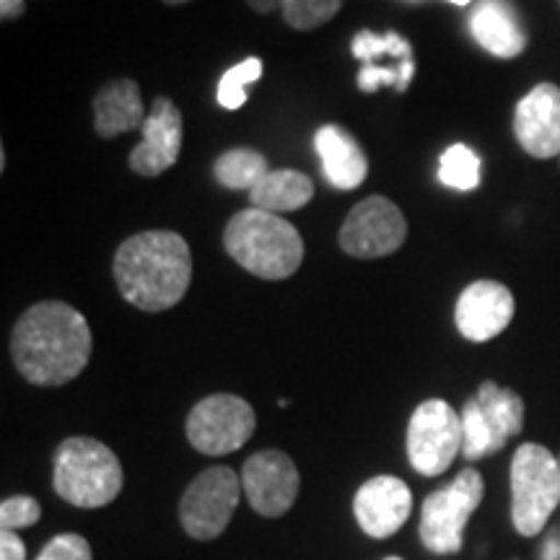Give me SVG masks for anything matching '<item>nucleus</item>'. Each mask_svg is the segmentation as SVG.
I'll list each match as a JSON object with an SVG mask.
<instances>
[{
  "label": "nucleus",
  "instance_id": "2",
  "mask_svg": "<svg viewBox=\"0 0 560 560\" xmlns=\"http://www.w3.org/2000/svg\"><path fill=\"white\" fill-rule=\"evenodd\" d=\"M112 272L128 304L143 312H166L190 289L192 255L174 231H143L120 244Z\"/></svg>",
  "mask_w": 560,
  "mask_h": 560
},
{
  "label": "nucleus",
  "instance_id": "30",
  "mask_svg": "<svg viewBox=\"0 0 560 560\" xmlns=\"http://www.w3.org/2000/svg\"><path fill=\"white\" fill-rule=\"evenodd\" d=\"M0 560H26V548L16 537V532H0Z\"/></svg>",
  "mask_w": 560,
  "mask_h": 560
},
{
  "label": "nucleus",
  "instance_id": "11",
  "mask_svg": "<svg viewBox=\"0 0 560 560\" xmlns=\"http://www.w3.org/2000/svg\"><path fill=\"white\" fill-rule=\"evenodd\" d=\"M299 470L289 454L265 450L252 454L242 467V488L260 516H283L299 495Z\"/></svg>",
  "mask_w": 560,
  "mask_h": 560
},
{
  "label": "nucleus",
  "instance_id": "12",
  "mask_svg": "<svg viewBox=\"0 0 560 560\" xmlns=\"http://www.w3.org/2000/svg\"><path fill=\"white\" fill-rule=\"evenodd\" d=\"M514 293L499 280H475L457 299L454 322L462 338L488 342L506 330L514 319Z\"/></svg>",
  "mask_w": 560,
  "mask_h": 560
},
{
  "label": "nucleus",
  "instance_id": "35",
  "mask_svg": "<svg viewBox=\"0 0 560 560\" xmlns=\"http://www.w3.org/2000/svg\"><path fill=\"white\" fill-rule=\"evenodd\" d=\"M450 3H454V5H467V3H472V0H450Z\"/></svg>",
  "mask_w": 560,
  "mask_h": 560
},
{
  "label": "nucleus",
  "instance_id": "38",
  "mask_svg": "<svg viewBox=\"0 0 560 560\" xmlns=\"http://www.w3.org/2000/svg\"><path fill=\"white\" fill-rule=\"evenodd\" d=\"M558 467H560V454H558Z\"/></svg>",
  "mask_w": 560,
  "mask_h": 560
},
{
  "label": "nucleus",
  "instance_id": "3",
  "mask_svg": "<svg viewBox=\"0 0 560 560\" xmlns=\"http://www.w3.org/2000/svg\"><path fill=\"white\" fill-rule=\"evenodd\" d=\"M223 247L244 270L262 280H283L304 262V240L296 226L260 208L240 210L226 223Z\"/></svg>",
  "mask_w": 560,
  "mask_h": 560
},
{
  "label": "nucleus",
  "instance_id": "21",
  "mask_svg": "<svg viewBox=\"0 0 560 560\" xmlns=\"http://www.w3.org/2000/svg\"><path fill=\"white\" fill-rule=\"evenodd\" d=\"M268 172V159L255 149H231L221 153L213 164L215 179L229 190H252Z\"/></svg>",
  "mask_w": 560,
  "mask_h": 560
},
{
  "label": "nucleus",
  "instance_id": "26",
  "mask_svg": "<svg viewBox=\"0 0 560 560\" xmlns=\"http://www.w3.org/2000/svg\"><path fill=\"white\" fill-rule=\"evenodd\" d=\"M340 9L342 0H283L280 13H283L285 24L293 26V30L312 32L338 16Z\"/></svg>",
  "mask_w": 560,
  "mask_h": 560
},
{
  "label": "nucleus",
  "instance_id": "28",
  "mask_svg": "<svg viewBox=\"0 0 560 560\" xmlns=\"http://www.w3.org/2000/svg\"><path fill=\"white\" fill-rule=\"evenodd\" d=\"M39 503L30 499V495H13V499L0 503V527L9 532L32 527V524L39 522Z\"/></svg>",
  "mask_w": 560,
  "mask_h": 560
},
{
  "label": "nucleus",
  "instance_id": "1",
  "mask_svg": "<svg viewBox=\"0 0 560 560\" xmlns=\"http://www.w3.org/2000/svg\"><path fill=\"white\" fill-rule=\"evenodd\" d=\"M91 327L66 301H42L21 314L11 335V355L19 374L37 387H62L86 369Z\"/></svg>",
  "mask_w": 560,
  "mask_h": 560
},
{
  "label": "nucleus",
  "instance_id": "14",
  "mask_svg": "<svg viewBox=\"0 0 560 560\" xmlns=\"http://www.w3.org/2000/svg\"><path fill=\"white\" fill-rule=\"evenodd\" d=\"M516 140L532 159H560V86L537 83L514 112Z\"/></svg>",
  "mask_w": 560,
  "mask_h": 560
},
{
  "label": "nucleus",
  "instance_id": "19",
  "mask_svg": "<svg viewBox=\"0 0 560 560\" xmlns=\"http://www.w3.org/2000/svg\"><path fill=\"white\" fill-rule=\"evenodd\" d=\"M314 198V182L296 170H276L265 174L249 190L252 208L268 210V213H291L310 206Z\"/></svg>",
  "mask_w": 560,
  "mask_h": 560
},
{
  "label": "nucleus",
  "instance_id": "8",
  "mask_svg": "<svg viewBox=\"0 0 560 560\" xmlns=\"http://www.w3.org/2000/svg\"><path fill=\"white\" fill-rule=\"evenodd\" d=\"M242 490V478L231 467H210L200 472L182 495V527L195 540L219 537L240 506Z\"/></svg>",
  "mask_w": 560,
  "mask_h": 560
},
{
  "label": "nucleus",
  "instance_id": "39",
  "mask_svg": "<svg viewBox=\"0 0 560 560\" xmlns=\"http://www.w3.org/2000/svg\"><path fill=\"white\" fill-rule=\"evenodd\" d=\"M558 3H560V0H558Z\"/></svg>",
  "mask_w": 560,
  "mask_h": 560
},
{
  "label": "nucleus",
  "instance_id": "6",
  "mask_svg": "<svg viewBox=\"0 0 560 560\" xmlns=\"http://www.w3.org/2000/svg\"><path fill=\"white\" fill-rule=\"evenodd\" d=\"M486 482L478 470H462L450 486L431 493L420 514V542L436 556H452L462 548L467 522L480 506Z\"/></svg>",
  "mask_w": 560,
  "mask_h": 560
},
{
  "label": "nucleus",
  "instance_id": "20",
  "mask_svg": "<svg viewBox=\"0 0 560 560\" xmlns=\"http://www.w3.org/2000/svg\"><path fill=\"white\" fill-rule=\"evenodd\" d=\"M475 400H478L482 416H486L490 431H493L495 452H501L509 439L522 433L524 400L514 389L499 387L495 382H482Z\"/></svg>",
  "mask_w": 560,
  "mask_h": 560
},
{
  "label": "nucleus",
  "instance_id": "27",
  "mask_svg": "<svg viewBox=\"0 0 560 560\" xmlns=\"http://www.w3.org/2000/svg\"><path fill=\"white\" fill-rule=\"evenodd\" d=\"M412 73H416V62L412 60H402L397 68H384V66H376V62H371V66H363L361 73H359V89L366 91V94H374V91H380L382 86H392L395 91H405L410 89V81H412Z\"/></svg>",
  "mask_w": 560,
  "mask_h": 560
},
{
  "label": "nucleus",
  "instance_id": "37",
  "mask_svg": "<svg viewBox=\"0 0 560 560\" xmlns=\"http://www.w3.org/2000/svg\"><path fill=\"white\" fill-rule=\"evenodd\" d=\"M384 560H402V558H395V556H392V558H384Z\"/></svg>",
  "mask_w": 560,
  "mask_h": 560
},
{
  "label": "nucleus",
  "instance_id": "31",
  "mask_svg": "<svg viewBox=\"0 0 560 560\" xmlns=\"http://www.w3.org/2000/svg\"><path fill=\"white\" fill-rule=\"evenodd\" d=\"M24 13V0H0V19L16 21Z\"/></svg>",
  "mask_w": 560,
  "mask_h": 560
},
{
  "label": "nucleus",
  "instance_id": "10",
  "mask_svg": "<svg viewBox=\"0 0 560 560\" xmlns=\"http://www.w3.org/2000/svg\"><path fill=\"white\" fill-rule=\"evenodd\" d=\"M405 236H408V221L402 210L389 198L371 195L350 210L338 240L346 255L374 260V257H387L400 249Z\"/></svg>",
  "mask_w": 560,
  "mask_h": 560
},
{
  "label": "nucleus",
  "instance_id": "32",
  "mask_svg": "<svg viewBox=\"0 0 560 560\" xmlns=\"http://www.w3.org/2000/svg\"><path fill=\"white\" fill-rule=\"evenodd\" d=\"M247 3L257 13H272L276 9H280V5H283V0H247Z\"/></svg>",
  "mask_w": 560,
  "mask_h": 560
},
{
  "label": "nucleus",
  "instance_id": "34",
  "mask_svg": "<svg viewBox=\"0 0 560 560\" xmlns=\"http://www.w3.org/2000/svg\"><path fill=\"white\" fill-rule=\"evenodd\" d=\"M164 3H170V5H182V3H190V0H164Z\"/></svg>",
  "mask_w": 560,
  "mask_h": 560
},
{
  "label": "nucleus",
  "instance_id": "15",
  "mask_svg": "<svg viewBox=\"0 0 560 560\" xmlns=\"http://www.w3.org/2000/svg\"><path fill=\"white\" fill-rule=\"evenodd\" d=\"M355 522L374 540L392 537L408 522L412 511V493L395 475H376L363 482L353 501Z\"/></svg>",
  "mask_w": 560,
  "mask_h": 560
},
{
  "label": "nucleus",
  "instance_id": "25",
  "mask_svg": "<svg viewBox=\"0 0 560 560\" xmlns=\"http://www.w3.org/2000/svg\"><path fill=\"white\" fill-rule=\"evenodd\" d=\"M260 79H262V60L260 58L242 60L240 66L229 68L226 73H223L219 91H215V100H219L223 109H240L247 104L249 83H257Z\"/></svg>",
  "mask_w": 560,
  "mask_h": 560
},
{
  "label": "nucleus",
  "instance_id": "4",
  "mask_svg": "<svg viewBox=\"0 0 560 560\" xmlns=\"http://www.w3.org/2000/svg\"><path fill=\"white\" fill-rule=\"evenodd\" d=\"M52 486L62 501L79 509H102L120 495L122 465L102 441L66 439L55 452Z\"/></svg>",
  "mask_w": 560,
  "mask_h": 560
},
{
  "label": "nucleus",
  "instance_id": "29",
  "mask_svg": "<svg viewBox=\"0 0 560 560\" xmlns=\"http://www.w3.org/2000/svg\"><path fill=\"white\" fill-rule=\"evenodd\" d=\"M37 560H94L91 545L81 535H58L45 545Z\"/></svg>",
  "mask_w": 560,
  "mask_h": 560
},
{
  "label": "nucleus",
  "instance_id": "33",
  "mask_svg": "<svg viewBox=\"0 0 560 560\" xmlns=\"http://www.w3.org/2000/svg\"><path fill=\"white\" fill-rule=\"evenodd\" d=\"M542 556H545V560H560V542L552 540V542L545 545Z\"/></svg>",
  "mask_w": 560,
  "mask_h": 560
},
{
  "label": "nucleus",
  "instance_id": "22",
  "mask_svg": "<svg viewBox=\"0 0 560 560\" xmlns=\"http://www.w3.org/2000/svg\"><path fill=\"white\" fill-rule=\"evenodd\" d=\"M439 179L459 192H470L480 185V159L470 145L454 143L439 161Z\"/></svg>",
  "mask_w": 560,
  "mask_h": 560
},
{
  "label": "nucleus",
  "instance_id": "18",
  "mask_svg": "<svg viewBox=\"0 0 560 560\" xmlns=\"http://www.w3.org/2000/svg\"><path fill=\"white\" fill-rule=\"evenodd\" d=\"M145 107L140 89L132 79H117L100 89L94 96V128L100 138H115L122 132L140 130L145 122Z\"/></svg>",
  "mask_w": 560,
  "mask_h": 560
},
{
  "label": "nucleus",
  "instance_id": "23",
  "mask_svg": "<svg viewBox=\"0 0 560 560\" xmlns=\"http://www.w3.org/2000/svg\"><path fill=\"white\" fill-rule=\"evenodd\" d=\"M462 454H465V459H482L488 457V454H495V439H493V431H490L486 416H482L480 405L475 397L465 402V408H462Z\"/></svg>",
  "mask_w": 560,
  "mask_h": 560
},
{
  "label": "nucleus",
  "instance_id": "17",
  "mask_svg": "<svg viewBox=\"0 0 560 560\" xmlns=\"http://www.w3.org/2000/svg\"><path fill=\"white\" fill-rule=\"evenodd\" d=\"M322 159V172L338 190H355L369 174V159L355 138L340 125H322L314 138Z\"/></svg>",
  "mask_w": 560,
  "mask_h": 560
},
{
  "label": "nucleus",
  "instance_id": "7",
  "mask_svg": "<svg viewBox=\"0 0 560 560\" xmlns=\"http://www.w3.org/2000/svg\"><path fill=\"white\" fill-rule=\"evenodd\" d=\"M462 454V416L446 400L420 402L408 425V459L425 478L446 472Z\"/></svg>",
  "mask_w": 560,
  "mask_h": 560
},
{
  "label": "nucleus",
  "instance_id": "5",
  "mask_svg": "<svg viewBox=\"0 0 560 560\" xmlns=\"http://www.w3.org/2000/svg\"><path fill=\"white\" fill-rule=\"evenodd\" d=\"M560 503L558 457L540 444H522L511 459V522L520 535L545 529Z\"/></svg>",
  "mask_w": 560,
  "mask_h": 560
},
{
  "label": "nucleus",
  "instance_id": "9",
  "mask_svg": "<svg viewBox=\"0 0 560 560\" xmlns=\"http://www.w3.org/2000/svg\"><path fill=\"white\" fill-rule=\"evenodd\" d=\"M257 418L247 400L236 395H210L187 416V439L192 450L221 457L242 450L255 433Z\"/></svg>",
  "mask_w": 560,
  "mask_h": 560
},
{
  "label": "nucleus",
  "instance_id": "36",
  "mask_svg": "<svg viewBox=\"0 0 560 560\" xmlns=\"http://www.w3.org/2000/svg\"><path fill=\"white\" fill-rule=\"evenodd\" d=\"M402 3H423V0H402Z\"/></svg>",
  "mask_w": 560,
  "mask_h": 560
},
{
  "label": "nucleus",
  "instance_id": "16",
  "mask_svg": "<svg viewBox=\"0 0 560 560\" xmlns=\"http://www.w3.org/2000/svg\"><path fill=\"white\" fill-rule=\"evenodd\" d=\"M470 32L482 50L501 60L520 58L527 47V32L509 0H478L470 13Z\"/></svg>",
  "mask_w": 560,
  "mask_h": 560
},
{
  "label": "nucleus",
  "instance_id": "24",
  "mask_svg": "<svg viewBox=\"0 0 560 560\" xmlns=\"http://www.w3.org/2000/svg\"><path fill=\"white\" fill-rule=\"evenodd\" d=\"M350 52L359 58L363 66L376 62V58H397V60H412V47L408 39H402L397 32L374 34L369 30L359 32L350 42Z\"/></svg>",
  "mask_w": 560,
  "mask_h": 560
},
{
  "label": "nucleus",
  "instance_id": "13",
  "mask_svg": "<svg viewBox=\"0 0 560 560\" xmlns=\"http://www.w3.org/2000/svg\"><path fill=\"white\" fill-rule=\"evenodd\" d=\"M143 140L130 151V170L140 177H159L177 164L182 153V112L166 96H156L140 128Z\"/></svg>",
  "mask_w": 560,
  "mask_h": 560
}]
</instances>
